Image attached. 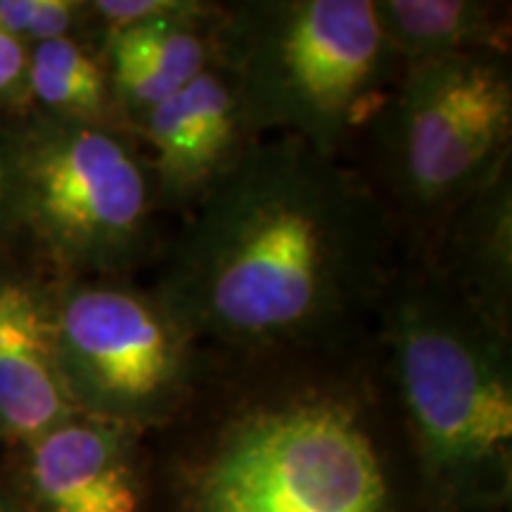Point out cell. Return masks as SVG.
Returning <instances> with one entry per match:
<instances>
[{"mask_svg": "<svg viewBox=\"0 0 512 512\" xmlns=\"http://www.w3.org/2000/svg\"><path fill=\"white\" fill-rule=\"evenodd\" d=\"M29 55L19 38L0 29V95H8L27 79Z\"/></svg>", "mask_w": 512, "mask_h": 512, "instance_id": "cell-17", "label": "cell"}, {"mask_svg": "<svg viewBox=\"0 0 512 512\" xmlns=\"http://www.w3.org/2000/svg\"><path fill=\"white\" fill-rule=\"evenodd\" d=\"M138 133L150 150L157 200L192 209L254 143L233 81L216 60L147 114Z\"/></svg>", "mask_w": 512, "mask_h": 512, "instance_id": "cell-8", "label": "cell"}, {"mask_svg": "<svg viewBox=\"0 0 512 512\" xmlns=\"http://www.w3.org/2000/svg\"><path fill=\"white\" fill-rule=\"evenodd\" d=\"M27 86L53 117L102 124L112 105L105 69L69 36L36 43L27 62Z\"/></svg>", "mask_w": 512, "mask_h": 512, "instance_id": "cell-13", "label": "cell"}, {"mask_svg": "<svg viewBox=\"0 0 512 512\" xmlns=\"http://www.w3.org/2000/svg\"><path fill=\"white\" fill-rule=\"evenodd\" d=\"M12 202L67 264L121 273L145 259L157 190L119 133L53 117L12 152Z\"/></svg>", "mask_w": 512, "mask_h": 512, "instance_id": "cell-5", "label": "cell"}, {"mask_svg": "<svg viewBox=\"0 0 512 512\" xmlns=\"http://www.w3.org/2000/svg\"><path fill=\"white\" fill-rule=\"evenodd\" d=\"M387 230L370 192L297 138L254 143L178 235L155 297L195 339H313L368 304Z\"/></svg>", "mask_w": 512, "mask_h": 512, "instance_id": "cell-1", "label": "cell"}, {"mask_svg": "<svg viewBox=\"0 0 512 512\" xmlns=\"http://www.w3.org/2000/svg\"><path fill=\"white\" fill-rule=\"evenodd\" d=\"M389 339L434 512L501 503L512 458L505 330L463 292L425 283L399 294Z\"/></svg>", "mask_w": 512, "mask_h": 512, "instance_id": "cell-2", "label": "cell"}, {"mask_svg": "<svg viewBox=\"0 0 512 512\" xmlns=\"http://www.w3.org/2000/svg\"><path fill=\"white\" fill-rule=\"evenodd\" d=\"M0 512H12L8 501H5V498H3V494H0Z\"/></svg>", "mask_w": 512, "mask_h": 512, "instance_id": "cell-19", "label": "cell"}, {"mask_svg": "<svg viewBox=\"0 0 512 512\" xmlns=\"http://www.w3.org/2000/svg\"><path fill=\"white\" fill-rule=\"evenodd\" d=\"M377 22L392 53L411 62L494 50L503 53V22L470 0H380Z\"/></svg>", "mask_w": 512, "mask_h": 512, "instance_id": "cell-11", "label": "cell"}, {"mask_svg": "<svg viewBox=\"0 0 512 512\" xmlns=\"http://www.w3.org/2000/svg\"><path fill=\"white\" fill-rule=\"evenodd\" d=\"M202 5L183 3L169 15L114 31L107 48L155 64L178 86H185L214 62V31H202Z\"/></svg>", "mask_w": 512, "mask_h": 512, "instance_id": "cell-14", "label": "cell"}, {"mask_svg": "<svg viewBox=\"0 0 512 512\" xmlns=\"http://www.w3.org/2000/svg\"><path fill=\"white\" fill-rule=\"evenodd\" d=\"M183 3L185 0H100V3H93V12L102 17L110 34H114V31H124L155 17L169 15Z\"/></svg>", "mask_w": 512, "mask_h": 512, "instance_id": "cell-16", "label": "cell"}, {"mask_svg": "<svg viewBox=\"0 0 512 512\" xmlns=\"http://www.w3.org/2000/svg\"><path fill=\"white\" fill-rule=\"evenodd\" d=\"M510 131L512 81L503 53L411 62L384 117L396 188L418 209L470 200L503 174Z\"/></svg>", "mask_w": 512, "mask_h": 512, "instance_id": "cell-6", "label": "cell"}, {"mask_svg": "<svg viewBox=\"0 0 512 512\" xmlns=\"http://www.w3.org/2000/svg\"><path fill=\"white\" fill-rule=\"evenodd\" d=\"M12 202V152L5 155L0 150V214H3L5 204Z\"/></svg>", "mask_w": 512, "mask_h": 512, "instance_id": "cell-18", "label": "cell"}, {"mask_svg": "<svg viewBox=\"0 0 512 512\" xmlns=\"http://www.w3.org/2000/svg\"><path fill=\"white\" fill-rule=\"evenodd\" d=\"M188 512H394V503L356 413L299 399L230 422L192 477Z\"/></svg>", "mask_w": 512, "mask_h": 512, "instance_id": "cell-4", "label": "cell"}, {"mask_svg": "<svg viewBox=\"0 0 512 512\" xmlns=\"http://www.w3.org/2000/svg\"><path fill=\"white\" fill-rule=\"evenodd\" d=\"M76 415L57 361L53 313L27 287L0 283V432L31 444Z\"/></svg>", "mask_w": 512, "mask_h": 512, "instance_id": "cell-10", "label": "cell"}, {"mask_svg": "<svg viewBox=\"0 0 512 512\" xmlns=\"http://www.w3.org/2000/svg\"><path fill=\"white\" fill-rule=\"evenodd\" d=\"M57 361L81 415L131 432L159 425L192 384L188 335L155 294L86 285L53 313Z\"/></svg>", "mask_w": 512, "mask_h": 512, "instance_id": "cell-7", "label": "cell"}, {"mask_svg": "<svg viewBox=\"0 0 512 512\" xmlns=\"http://www.w3.org/2000/svg\"><path fill=\"white\" fill-rule=\"evenodd\" d=\"M81 5L72 0H0V29L36 43L67 36Z\"/></svg>", "mask_w": 512, "mask_h": 512, "instance_id": "cell-15", "label": "cell"}, {"mask_svg": "<svg viewBox=\"0 0 512 512\" xmlns=\"http://www.w3.org/2000/svg\"><path fill=\"white\" fill-rule=\"evenodd\" d=\"M136 432L76 415L27 444L34 512H140Z\"/></svg>", "mask_w": 512, "mask_h": 512, "instance_id": "cell-9", "label": "cell"}, {"mask_svg": "<svg viewBox=\"0 0 512 512\" xmlns=\"http://www.w3.org/2000/svg\"><path fill=\"white\" fill-rule=\"evenodd\" d=\"M472 200L460 259L465 266L463 294L503 328L510 299V183L503 174Z\"/></svg>", "mask_w": 512, "mask_h": 512, "instance_id": "cell-12", "label": "cell"}, {"mask_svg": "<svg viewBox=\"0 0 512 512\" xmlns=\"http://www.w3.org/2000/svg\"><path fill=\"white\" fill-rule=\"evenodd\" d=\"M389 53L375 0L242 3L214 29V60L249 131H283L328 157L366 112Z\"/></svg>", "mask_w": 512, "mask_h": 512, "instance_id": "cell-3", "label": "cell"}]
</instances>
